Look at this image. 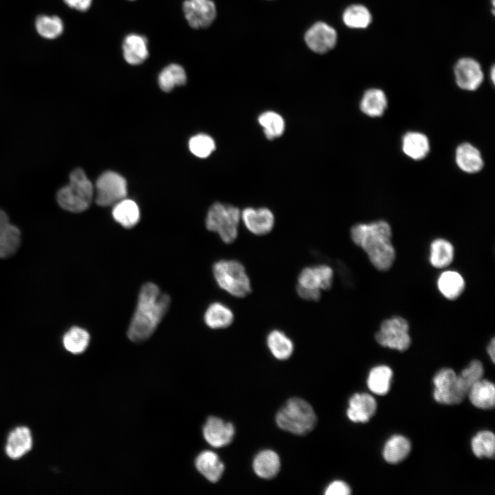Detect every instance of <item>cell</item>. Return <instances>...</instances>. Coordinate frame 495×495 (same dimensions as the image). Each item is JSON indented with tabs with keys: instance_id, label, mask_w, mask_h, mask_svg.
Listing matches in <instances>:
<instances>
[{
	"instance_id": "9a60e30c",
	"label": "cell",
	"mask_w": 495,
	"mask_h": 495,
	"mask_svg": "<svg viewBox=\"0 0 495 495\" xmlns=\"http://www.w3.org/2000/svg\"><path fill=\"white\" fill-rule=\"evenodd\" d=\"M333 272L327 265H318L302 269L298 277V285L317 289H329L333 283Z\"/></svg>"
},
{
	"instance_id": "60d3db41",
	"label": "cell",
	"mask_w": 495,
	"mask_h": 495,
	"mask_svg": "<svg viewBox=\"0 0 495 495\" xmlns=\"http://www.w3.org/2000/svg\"><path fill=\"white\" fill-rule=\"evenodd\" d=\"M351 492L349 486L342 481H334L327 487L326 495H349Z\"/></svg>"
},
{
	"instance_id": "74e56055",
	"label": "cell",
	"mask_w": 495,
	"mask_h": 495,
	"mask_svg": "<svg viewBox=\"0 0 495 495\" xmlns=\"http://www.w3.org/2000/svg\"><path fill=\"white\" fill-rule=\"evenodd\" d=\"M258 120L263 129L265 135L270 140L280 137L284 132V120L280 115L274 111L263 113L259 116Z\"/></svg>"
},
{
	"instance_id": "7c38bea8",
	"label": "cell",
	"mask_w": 495,
	"mask_h": 495,
	"mask_svg": "<svg viewBox=\"0 0 495 495\" xmlns=\"http://www.w3.org/2000/svg\"><path fill=\"white\" fill-rule=\"evenodd\" d=\"M337 38L335 29L324 22L314 23L305 36L307 46L312 51L319 54L325 53L333 48Z\"/></svg>"
},
{
	"instance_id": "e0dca14e",
	"label": "cell",
	"mask_w": 495,
	"mask_h": 495,
	"mask_svg": "<svg viewBox=\"0 0 495 495\" xmlns=\"http://www.w3.org/2000/svg\"><path fill=\"white\" fill-rule=\"evenodd\" d=\"M21 244L20 230L10 221L7 213L0 209V258L13 255Z\"/></svg>"
},
{
	"instance_id": "7bdbcfd3",
	"label": "cell",
	"mask_w": 495,
	"mask_h": 495,
	"mask_svg": "<svg viewBox=\"0 0 495 495\" xmlns=\"http://www.w3.org/2000/svg\"><path fill=\"white\" fill-rule=\"evenodd\" d=\"M69 7L80 12L87 11L91 6L92 0H63Z\"/></svg>"
},
{
	"instance_id": "8fae6325",
	"label": "cell",
	"mask_w": 495,
	"mask_h": 495,
	"mask_svg": "<svg viewBox=\"0 0 495 495\" xmlns=\"http://www.w3.org/2000/svg\"><path fill=\"white\" fill-rule=\"evenodd\" d=\"M456 83L466 91L477 89L483 81V72L479 63L470 57L457 60L454 67Z\"/></svg>"
},
{
	"instance_id": "5bb4252c",
	"label": "cell",
	"mask_w": 495,
	"mask_h": 495,
	"mask_svg": "<svg viewBox=\"0 0 495 495\" xmlns=\"http://www.w3.org/2000/svg\"><path fill=\"white\" fill-rule=\"evenodd\" d=\"M241 217L246 228L256 235L269 233L274 226V216L266 208H246L241 212Z\"/></svg>"
},
{
	"instance_id": "8992f818",
	"label": "cell",
	"mask_w": 495,
	"mask_h": 495,
	"mask_svg": "<svg viewBox=\"0 0 495 495\" xmlns=\"http://www.w3.org/2000/svg\"><path fill=\"white\" fill-rule=\"evenodd\" d=\"M240 218L241 212L238 208L214 203L208 211L206 227L208 230L217 232L224 243H231L237 238Z\"/></svg>"
},
{
	"instance_id": "f35d334b",
	"label": "cell",
	"mask_w": 495,
	"mask_h": 495,
	"mask_svg": "<svg viewBox=\"0 0 495 495\" xmlns=\"http://www.w3.org/2000/svg\"><path fill=\"white\" fill-rule=\"evenodd\" d=\"M190 151L199 157L209 156L215 148L213 139L206 134H199L191 138L189 141Z\"/></svg>"
},
{
	"instance_id": "d6a6232c",
	"label": "cell",
	"mask_w": 495,
	"mask_h": 495,
	"mask_svg": "<svg viewBox=\"0 0 495 495\" xmlns=\"http://www.w3.org/2000/svg\"><path fill=\"white\" fill-rule=\"evenodd\" d=\"M186 74L184 69L176 63L165 67L158 76V84L165 92L170 91L176 86H182L186 82Z\"/></svg>"
},
{
	"instance_id": "f1b7e54d",
	"label": "cell",
	"mask_w": 495,
	"mask_h": 495,
	"mask_svg": "<svg viewBox=\"0 0 495 495\" xmlns=\"http://www.w3.org/2000/svg\"><path fill=\"white\" fill-rule=\"evenodd\" d=\"M437 287L444 297L449 300H454L463 293L465 281L459 273L448 270L440 274L437 280Z\"/></svg>"
},
{
	"instance_id": "d6986e66",
	"label": "cell",
	"mask_w": 495,
	"mask_h": 495,
	"mask_svg": "<svg viewBox=\"0 0 495 495\" xmlns=\"http://www.w3.org/2000/svg\"><path fill=\"white\" fill-rule=\"evenodd\" d=\"M122 53L125 61L132 65L142 64L148 57L147 39L138 34H129L122 43Z\"/></svg>"
},
{
	"instance_id": "f6af8a7d",
	"label": "cell",
	"mask_w": 495,
	"mask_h": 495,
	"mask_svg": "<svg viewBox=\"0 0 495 495\" xmlns=\"http://www.w3.org/2000/svg\"><path fill=\"white\" fill-rule=\"evenodd\" d=\"M490 72H490V76H491V79H492V83H494V77H495V75H494V74H495L494 65H492Z\"/></svg>"
},
{
	"instance_id": "30bf717a",
	"label": "cell",
	"mask_w": 495,
	"mask_h": 495,
	"mask_svg": "<svg viewBox=\"0 0 495 495\" xmlns=\"http://www.w3.org/2000/svg\"><path fill=\"white\" fill-rule=\"evenodd\" d=\"M182 9L188 25L194 29L210 26L217 14L215 4L211 0H186Z\"/></svg>"
},
{
	"instance_id": "6da1fadb",
	"label": "cell",
	"mask_w": 495,
	"mask_h": 495,
	"mask_svg": "<svg viewBox=\"0 0 495 495\" xmlns=\"http://www.w3.org/2000/svg\"><path fill=\"white\" fill-rule=\"evenodd\" d=\"M170 305V298L162 294L157 285L147 283L142 286L127 336L135 342L150 338L164 318Z\"/></svg>"
},
{
	"instance_id": "4316f807",
	"label": "cell",
	"mask_w": 495,
	"mask_h": 495,
	"mask_svg": "<svg viewBox=\"0 0 495 495\" xmlns=\"http://www.w3.org/2000/svg\"><path fill=\"white\" fill-rule=\"evenodd\" d=\"M204 318L208 327L213 329H224L232 324L234 314L228 307L215 302L207 308Z\"/></svg>"
},
{
	"instance_id": "3957f363",
	"label": "cell",
	"mask_w": 495,
	"mask_h": 495,
	"mask_svg": "<svg viewBox=\"0 0 495 495\" xmlns=\"http://www.w3.org/2000/svg\"><path fill=\"white\" fill-rule=\"evenodd\" d=\"M94 186L85 171L76 168L69 175L67 184L60 188L56 194V200L63 210L82 212L91 205L94 197Z\"/></svg>"
},
{
	"instance_id": "d4e9b609",
	"label": "cell",
	"mask_w": 495,
	"mask_h": 495,
	"mask_svg": "<svg viewBox=\"0 0 495 495\" xmlns=\"http://www.w3.org/2000/svg\"><path fill=\"white\" fill-rule=\"evenodd\" d=\"M411 450L410 441L403 435L395 434L384 444L382 456L388 463L397 464L404 460Z\"/></svg>"
},
{
	"instance_id": "d590c367",
	"label": "cell",
	"mask_w": 495,
	"mask_h": 495,
	"mask_svg": "<svg viewBox=\"0 0 495 495\" xmlns=\"http://www.w3.org/2000/svg\"><path fill=\"white\" fill-rule=\"evenodd\" d=\"M471 448L478 458L493 459L495 452V436L490 430H481L472 439Z\"/></svg>"
},
{
	"instance_id": "52a82bcc",
	"label": "cell",
	"mask_w": 495,
	"mask_h": 495,
	"mask_svg": "<svg viewBox=\"0 0 495 495\" xmlns=\"http://www.w3.org/2000/svg\"><path fill=\"white\" fill-rule=\"evenodd\" d=\"M433 397L441 404L455 405L461 403L468 389L454 371L450 368L439 370L434 376Z\"/></svg>"
},
{
	"instance_id": "1f68e13d",
	"label": "cell",
	"mask_w": 495,
	"mask_h": 495,
	"mask_svg": "<svg viewBox=\"0 0 495 495\" xmlns=\"http://www.w3.org/2000/svg\"><path fill=\"white\" fill-rule=\"evenodd\" d=\"M453 258L454 248L450 242L443 239H437L432 241L430 248L429 260L433 267L444 268L452 263Z\"/></svg>"
},
{
	"instance_id": "ac0fdd59",
	"label": "cell",
	"mask_w": 495,
	"mask_h": 495,
	"mask_svg": "<svg viewBox=\"0 0 495 495\" xmlns=\"http://www.w3.org/2000/svg\"><path fill=\"white\" fill-rule=\"evenodd\" d=\"M377 403L368 393H355L349 401L346 410L348 418L355 423H366L375 415Z\"/></svg>"
},
{
	"instance_id": "e575fe53",
	"label": "cell",
	"mask_w": 495,
	"mask_h": 495,
	"mask_svg": "<svg viewBox=\"0 0 495 495\" xmlns=\"http://www.w3.org/2000/svg\"><path fill=\"white\" fill-rule=\"evenodd\" d=\"M89 340V334L85 329L79 327H73L64 334L63 344L68 352L78 355L87 349Z\"/></svg>"
},
{
	"instance_id": "277c9868",
	"label": "cell",
	"mask_w": 495,
	"mask_h": 495,
	"mask_svg": "<svg viewBox=\"0 0 495 495\" xmlns=\"http://www.w3.org/2000/svg\"><path fill=\"white\" fill-rule=\"evenodd\" d=\"M278 426L298 435L311 432L316 424V416L311 406L305 400L293 397L288 399L276 415Z\"/></svg>"
},
{
	"instance_id": "484cf974",
	"label": "cell",
	"mask_w": 495,
	"mask_h": 495,
	"mask_svg": "<svg viewBox=\"0 0 495 495\" xmlns=\"http://www.w3.org/2000/svg\"><path fill=\"white\" fill-rule=\"evenodd\" d=\"M279 456L273 450H265L256 454L253 461L254 472L261 478L270 479L279 472Z\"/></svg>"
},
{
	"instance_id": "44dd1931",
	"label": "cell",
	"mask_w": 495,
	"mask_h": 495,
	"mask_svg": "<svg viewBox=\"0 0 495 495\" xmlns=\"http://www.w3.org/2000/svg\"><path fill=\"white\" fill-rule=\"evenodd\" d=\"M467 396L472 404L478 408L483 410L493 408L495 404L494 384L482 378L470 388Z\"/></svg>"
},
{
	"instance_id": "bcb514c9",
	"label": "cell",
	"mask_w": 495,
	"mask_h": 495,
	"mask_svg": "<svg viewBox=\"0 0 495 495\" xmlns=\"http://www.w3.org/2000/svg\"><path fill=\"white\" fill-rule=\"evenodd\" d=\"M130 1H133V0H130Z\"/></svg>"
},
{
	"instance_id": "7a4b0ae2",
	"label": "cell",
	"mask_w": 495,
	"mask_h": 495,
	"mask_svg": "<svg viewBox=\"0 0 495 495\" xmlns=\"http://www.w3.org/2000/svg\"><path fill=\"white\" fill-rule=\"evenodd\" d=\"M391 236L390 225L383 220L358 223L351 230L353 241L364 250L371 263L381 271L389 270L395 259Z\"/></svg>"
},
{
	"instance_id": "ab89813d",
	"label": "cell",
	"mask_w": 495,
	"mask_h": 495,
	"mask_svg": "<svg viewBox=\"0 0 495 495\" xmlns=\"http://www.w3.org/2000/svg\"><path fill=\"white\" fill-rule=\"evenodd\" d=\"M483 374L484 368L482 363L479 360H474L461 372L459 376L469 390L475 382L483 378Z\"/></svg>"
},
{
	"instance_id": "ba28073f",
	"label": "cell",
	"mask_w": 495,
	"mask_h": 495,
	"mask_svg": "<svg viewBox=\"0 0 495 495\" xmlns=\"http://www.w3.org/2000/svg\"><path fill=\"white\" fill-rule=\"evenodd\" d=\"M408 322L403 318L395 316L383 321L375 334V340L384 347L399 351L407 350L411 342Z\"/></svg>"
},
{
	"instance_id": "4dcf8cb0",
	"label": "cell",
	"mask_w": 495,
	"mask_h": 495,
	"mask_svg": "<svg viewBox=\"0 0 495 495\" xmlns=\"http://www.w3.org/2000/svg\"><path fill=\"white\" fill-rule=\"evenodd\" d=\"M267 344L274 357L280 360L288 359L294 349L292 340L277 329L270 332L267 337Z\"/></svg>"
},
{
	"instance_id": "5b68a950",
	"label": "cell",
	"mask_w": 495,
	"mask_h": 495,
	"mask_svg": "<svg viewBox=\"0 0 495 495\" xmlns=\"http://www.w3.org/2000/svg\"><path fill=\"white\" fill-rule=\"evenodd\" d=\"M214 279L230 295L243 298L251 291L250 278L242 263L236 260H220L213 265Z\"/></svg>"
},
{
	"instance_id": "b9f144b4",
	"label": "cell",
	"mask_w": 495,
	"mask_h": 495,
	"mask_svg": "<svg viewBox=\"0 0 495 495\" xmlns=\"http://www.w3.org/2000/svg\"><path fill=\"white\" fill-rule=\"evenodd\" d=\"M296 291L298 296L306 300L316 301L321 296L320 289L303 287L298 285Z\"/></svg>"
},
{
	"instance_id": "f546056e",
	"label": "cell",
	"mask_w": 495,
	"mask_h": 495,
	"mask_svg": "<svg viewBox=\"0 0 495 495\" xmlns=\"http://www.w3.org/2000/svg\"><path fill=\"white\" fill-rule=\"evenodd\" d=\"M393 377L392 369L386 365L373 367L368 373L367 386L369 390L377 395H384L390 390Z\"/></svg>"
},
{
	"instance_id": "cb8c5ba5",
	"label": "cell",
	"mask_w": 495,
	"mask_h": 495,
	"mask_svg": "<svg viewBox=\"0 0 495 495\" xmlns=\"http://www.w3.org/2000/svg\"><path fill=\"white\" fill-rule=\"evenodd\" d=\"M387 98L380 89H367L360 100V108L363 113L369 117L382 116L387 107Z\"/></svg>"
},
{
	"instance_id": "2e32d148",
	"label": "cell",
	"mask_w": 495,
	"mask_h": 495,
	"mask_svg": "<svg viewBox=\"0 0 495 495\" xmlns=\"http://www.w3.org/2000/svg\"><path fill=\"white\" fill-rule=\"evenodd\" d=\"M33 437L29 428L24 426L14 428L7 437L5 451L12 460H17L27 454L32 448Z\"/></svg>"
},
{
	"instance_id": "83f0119b",
	"label": "cell",
	"mask_w": 495,
	"mask_h": 495,
	"mask_svg": "<svg viewBox=\"0 0 495 495\" xmlns=\"http://www.w3.org/2000/svg\"><path fill=\"white\" fill-rule=\"evenodd\" d=\"M112 215L114 220L122 226L131 228L140 220V210L135 201L124 199L113 205Z\"/></svg>"
},
{
	"instance_id": "9c48e42d",
	"label": "cell",
	"mask_w": 495,
	"mask_h": 495,
	"mask_svg": "<svg viewBox=\"0 0 495 495\" xmlns=\"http://www.w3.org/2000/svg\"><path fill=\"white\" fill-rule=\"evenodd\" d=\"M126 194V182L116 172L106 171L96 180L95 201L100 206H113L124 199Z\"/></svg>"
},
{
	"instance_id": "ffe728a7",
	"label": "cell",
	"mask_w": 495,
	"mask_h": 495,
	"mask_svg": "<svg viewBox=\"0 0 495 495\" xmlns=\"http://www.w3.org/2000/svg\"><path fill=\"white\" fill-rule=\"evenodd\" d=\"M455 160L458 167L467 173H478L484 165L478 149L468 142L458 146L455 153Z\"/></svg>"
},
{
	"instance_id": "4fadbf2b",
	"label": "cell",
	"mask_w": 495,
	"mask_h": 495,
	"mask_svg": "<svg viewBox=\"0 0 495 495\" xmlns=\"http://www.w3.org/2000/svg\"><path fill=\"white\" fill-rule=\"evenodd\" d=\"M203 434L205 440L214 448H221L228 445L234 435V428L232 423L223 419L210 417L204 427Z\"/></svg>"
},
{
	"instance_id": "ee69618b",
	"label": "cell",
	"mask_w": 495,
	"mask_h": 495,
	"mask_svg": "<svg viewBox=\"0 0 495 495\" xmlns=\"http://www.w3.org/2000/svg\"><path fill=\"white\" fill-rule=\"evenodd\" d=\"M487 352L493 363L495 362V340L492 338L487 347Z\"/></svg>"
},
{
	"instance_id": "603a6c76",
	"label": "cell",
	"mask_w": 495,
	"mask_h": 495,
	"mask_svg": "<svg viewBox=\"0 0 495 495\" xmlns=\"http://www.w3.org/2000/svg\"><path fill=\"white\" fill-rule=\"evenodd\" d=\"M402 151L410 158L423 160L429 153L430 142L428 137L420 132H407L402 138Z\"/></svg>"
},
{
	"instance_id": "7402d4cb",
	"label": "cell",
	"mask_w": 495,
	"mask_h": 495,
	"mask_svg": "<svg viewBox=\"0 0 495 495\" xmlns=\"http://www.w3.org/2000/svg\"><path fill=\"white\" fill-rule=\"evenodd\" d=\"M195 468L208 481L217 482L224 472V464L214 452L206 450L201 452L196 458Z\"/></svg>"
},
{
	"instance_id": "836d02e7",
	"label": "cell",
	"mask_w": 495,
	"mask_h": 495,
	"mask_svg": "<svg viewBox=\"0 0 495 495\" xmlns=\"http://www.w3.org/2000/svg\"><path fill=\"white\" fill-rule=\"evenodd\" d=\"M344 23L350 28L364 29L372 22V15L364 5L354 4L349 6L342 14Z\"/></svg>"
},
{
	"instance_id": "8d00e7d4",
	"label": "cell",
	"mask_w": 495,
	"mask_h": 495,
	"mask_svg": "<svg viewBox=\"0 0 495 495\" xmlns=\"http://www.w3.org/2000/svg\"><path fill=\"white\" fill-rule=\"evenodd\" d=\"M35 28L41 37L54 39L63 33L64 25L57 16L40 15L35 21Z\"/></svg>"
}]
</instances>
